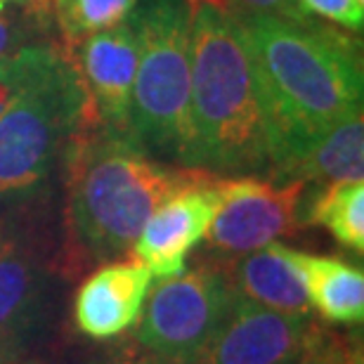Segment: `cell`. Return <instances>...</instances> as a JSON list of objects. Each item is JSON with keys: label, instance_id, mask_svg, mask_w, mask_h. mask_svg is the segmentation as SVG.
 <instances>
[{"label": "cell", "instance_id": "6da1fadb", "mask_svg": "<svg viewBox=\"0 0 364 364\" xmlns=\"http://www.w3.org/2000/svg\"><path fill=\"white\" fill-rule=\"evenodd\" d=\"M237 12V10H235ZM265 100L270 171L279 182L319 137L362 112V57L333 24L237 12Z\"/></svg>", "mask_w": 364, "mask_h": 364}, {"label": "cell", "instance_id": "7a4b0ae2", "mask_svg": "<svg viewBox=\"0 0 364 364\" xmlns=\"http://www.w3.org/2000/svg\"><path fill=\"white\" fill-rule=\"evenodd\" d=\"M189 5V151L187 168L218 178L270 171L265 100L253 53L235 7Z\"/></svg>", "mask_w": 364, "mask_h": 364}, {"label": "cell", "instance_id": "3957f363", "mask_svg": "<svg viewBox=\"0 0 364 364\" xmlns=\"http://www.w3.org/2000/svg\"><path fill=\"white\" fill-rule=\"evenodd\" d=\"M64 161L71 235L97 263L128 256L151 213L208 173L154 159L130 133L102 126L97 114L74 135Z\"/></svg>", "mask_w": 364, "mask_h": 364}, {"label": "cell", "instance_id": "277c9868", "mask_svg": "<svg viewBox=\"0 0 364 364\" xmlns=\"http://www.w3.org/2000/svg\"><path fill=\"white\" fill-rule=\"evenodd\" d=\"M130 21L137 33V71L128 130L161 161L185 166L189 151V5L140 0Z\"/></svg>", "mask_w": 364, "mask_h": 364}, {"label": "cell", "instance_id": "5b68a950", "mask_svg": "<svg viewBox=\"0 0 364 364\" xmlns=\"http://www.w3.org/2000/svg\"><path fill=\"white\" fill-rule=\"evenodd\" d=\"M95 114L69 53L0 114V194L41 185Z\"/></svg>", "mask_w": 364, "mask_h": 364}, {"label": "cell", "instance_id": "8992f818", "mask_svg": "<svg viewBox=\"0 0 364 364\" xmlns=\"http://www.w3.org/2000/svg\"><path fill=\"white\" fill-rule=\"evenodd\" d=\"M232 303L235 294L220 263L196 265L149 289L135 338L159 360L192 364L220 329Z\"/></svg>", "mask_w": 364, "mask_h": 364}, {"label": "cell", "instance_id": "52a82bcc", "mask_svg": "<svg viewBox=\"0 0 364 364\" xmlns=\"http://www.w3.org/2000/svg\"><path fill=\"white\" fill-rule=\"evenodd\" d=\"M220 206L206 232L208 246L225 256H244L294 235L305 182H272L260 176L220 178Z\"/></svg>", "mask_w": 364, "mask_h": 364}, {"label": "cell", "instance_id": "ba28073f", "mask_svg": "<svg viewBox=\"0 0 364 364\" xmlns=\"http://www.w3.org/2000/svg\"><path fill=\"white\" fill-rule=\"evenodd\" d=\"M218 180L213 173H203L151 213L130 251L151 277L168 279L185 272L189 251L206 237L220 206Z\"/></svg>", "mask_w": 364, "mask_h": 364}, {"label": "cell", "instance_id": "9c48e42d", "mask_svg": "<svg viewBox=\"0 0 364 364\" xmlns=\"http://www.w3.org/2000/svg\"><path fill=\"white\" fill-rule=\"evenodd\" d=\"M310 315H284L235 298L232 308L192 364H294Z\"/></svg>", "mask_w": 364, "mask_h": 364}, {"label": "cell", "instance_id": "30bf717a", "mask_svg": "<svg viewBox=\"0 0 364 364\" xmlns=\"http://www.w3.org/2000/svg\"><path fill=\"white\" fill-rule=\"evenodd\" d=\"M67 53L81 76L102 126L130 133V95L140 57L133 21L128 19L109 31L92 33Z\"/></svg>", "mask_w": 364, "mask_h": 364}, {"label": "cell", "instance_id": "8fae6325", "mask_svg": "<svg viewBox=\"0 0 364 364\" xmlns=\"http://www.w3.org/2000/svg\"><path fill=\"white\" fill-rule=\"evenodd\" d=\"M149 289L151 272L140 260L102 263L76 291V326L97 341L119 336L140 319Z\"/></svg>", "mask_w": 364, "mask_h": 364}, {"label": "cell", "instance_id": "7c38bea8", "mask_svg": "<svg viewBox=\"0 0 364 364\" xmlns=\"http://www.w3.org/2000/svg\"><path fill=\"white\" fill-rule=\"evenodd\" d=\"M220 267L239 301L284 315L308 317L312 312L303 277L291 258L289 246L272 242L258 251L232 256Z\"/></svg>", "mask_w": 364, "mask_h": 364}, {"label": "cell", "instance_id": "4fadbf2b", "mask_svg": "<svg viewBox=\"0 0 364 364\" xmlns=\"http://www.w3.org/2000/svg\"><path fill=\"white\" fill-rule=\"evenodd\" d=\"M291 258L303 277L310 308L331 324H362L364 272L346 260L312 256L291 249Z\"/></svg>", "mask_w": 364, "mask_h": 364}, {"label": "cell", "instance_id": "5bb4252c", "mask_svg": "<svg viewBox=\"0 0 364 364\" xmlns=\"http://www.w3.org/2000/svg\"><path fill=\"white\" fill-rule=\"evenodd\" d=\"M46 279L33 258L12 244L0 246V341L19 343L41 322Z\"/></svg>", "mask_w": 364, "mask_h": 364}, {"label": "cell", "instance_id": "9a60e30c", "mask_svg": "<svg viewBox=\"0 0 364 364\" xmlns=\"http://www.w3.org/2000/svg\"><path fill=\"white\" fill-rule=\"evenodd\" d=\"M364 178V119L362 112L348 116L338 126L312 144L287 171L284 182L301 180L329 187L336 182H358Z\"/></svg>", "mask_w": 364, "mask_h": 364}, {"label": "cell", "instance_id": "2e32d148", "mask_svg": "<svg viewBox=\"0 0 364 364\" xmlns=\"http://www.w3.org/2000/svg\"><path fill=\"white\" fill-rule=\"evenodd\" d=\"M308 223L324 228L338 244L364 251V185L336 182L322 187L317 199L308 208Z\"/></svg>", "mask_w": 364, "mask_h": 364}, {"label": "cell", "instance_id": "e0dca14e", "mask_svg": "<svg viewBox=\"0 0 364 364\" xmlns=\"http://www.w3.org/2000/svg\"><path fill=\"white\" fill-rule=\"evenodd\" d=\"M137 5L140 0H53L50 14L64 50H71L88 36L128 21Z\"/></svg>", "mask_w": 364, "mask_h": 364}, {"label": "cell", "instance_id": "ac0fdd59", "mask_svg": "<svg viewBox=\"0 0 364 364\" xmlns=\"http://www.w3.org/2000/svg\"><path fill=\"white\" fill-rule=\"evenodd\" d=\"M64 55L62 43H41L0 62V114Z\"/></svg>", "mask_w": 364, "mask_h": 364}, {"label": "cell", "instance_id": "d6986e66", "mask_svg": "<svg viewBox=\"0 0 364 364\" xmlns=\"http://www.w3.org/2000/svg\"><path fill=\"white\" fill-rule=\"evenodd\" d=\"M294 364H364L362 343L353 333H341L324 324L310 322Z\"/></svg>", "mask_w": 364, "mask_h": 364}, {"label": "cell", "instance_id": "ffe728a7", "mask_svg": "<svg viewBox=\"0 0 364 364\" xmlns=\"http://www.w3.org/2000/svg\"><path fill=\"white\" fill-rule=\"evenodd\" d=\"M53 17L24 10H0V62L19 55L21 50L53 43Z\"/></svg>", "mask_w": 364, "mask_h": 364}, {"label": "cell", "instance_id": "44dd1931", "mask_svg": "<svg viewBox=\"0 0 364 364\" xmlns=\"http://www.w3.org/2000/svg\"><path fill=\"white\" fill-rule=\"evenodd\" d=\"M305 12L317 14L333 26H341L350 33H360L364 26V5L358 0H298Z\"/></svg>", "mask_w": 364, "mask_h": 364}, {"label": "cell", "instance_id": "7402d4cb", "mask_svg": "<svg viewBox=\"0 0 364 364\" xmlns=\"http://www.w3.org/2000/svg\"><path fill=\"white\" fill-rule=\"evenodd\" d=\"M237 12L251 14H272L284 19H308L310 14L298 5V0H225Z\"/></svg>", "mask_w": 364, "mask_h": 364}, {"label": "cell", "instance_id": "603a6c76", "mask_svg": "<svg viewBox=\"0 0 364 364\" xmlns=\"http://www.w3.org/2000/svg\"><path fill=\"white\" fill-rule=\"evenodd\" d=\"M50 7H53V0H0V10H24L36 14H50Z\"/></svg>", "mask_w": 364, "mask_h": 364}, {"label": "cell", "instance_id": "cb8c5ba5", "mask_svg": "<svg viewBox=\"0 0 364 364\" xmlns=\"http://www.w3.org/2000/svg\"><path fill=\"white\" fill-rule=\"evenodd\" d=\"M112 364H173V362H166V360H159L154 355L144 353V355H135V353H128L126 358H119L114 360Z\"/></svg>", "mask_w": 364, "mask_h": 364}, {"label": "cell", "instance_id": "d4e9b609", "mask_svg": "<svg viewBox=\"0 0 364 364\" xmlns=\"http://www.w3.org/2000/svg\"><path fill=\"white\" fill-rule=\"evenodd\" d=\"M0 364H14V348L0 341Z\"/></svg>", "mask_w": 364, "mask_h": 364}, {"label": "cell", "instance_id": "484cf974", "mask_svg": "<svg viewBox=\"0 0 364 364\" xmlns=\"http://www.w3.org/2000/svg\"><path fill=\"white\" fill-rule=\"evenodd\" d=\"M5 244V230H3V223H0V246Z\"/></svg>", "mask_w": 364, "mask_h": 364}, {"label": "cell", "instance_id": "4316f807", "mask_svg": "<svg viewBox=\"0 0 364 364\" xmlns=\"http://www.w3.org/2000/svg\"><path fill=\"white\" fill-rule=\"evenodd\" d=\"M358 3H362V5H364V0H358Z\"/></svg>", "mask_w": 364, "mask_h": 364}]
</instances>
